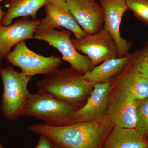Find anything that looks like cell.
Here are the masks:
<instances>
[{"label":"cell","mask_w":148,"mask_h":148,"mask_svg":"<svg viewBox=\"0 0 148 148\" xmlns=\"http://www.w3.org/2000/svg\"><path fill=\"white\" fill-rule=\"evenodd\" d=\"M114 126L106 115L101 119L65 126L38 123L29 125L27 128L35 134L50 138L60 148H101Z\"/></svg>","instance_id":"obj_1"},{"label":"cell","mask_w":148,"mask_h":148,"mask_svg":"<svg viewBox=\"0 0 148 148\" xmlns=\"http://www.w3.org/2000/svg\"><path fill=\"white\" fill-rule=\"evenodd\" d=\"M49 0H6L5 6L8 9L5 12L1 24L10 25L18 17L31 16L32 20L37 19L38 11L45 5Z\"/></svg>","instance_id":"obj_16"},{"label":"cell","mask_w":148,"mask_h":148,"mask_svg":"<svg viewBox=\"0 0 148 148\" xmlns=\"http://www.w3.org/2000/svg\"><path fill=\"white\" fill-rule=\"evenodd\" d=\"M101 148H148V139L135 128L114 126Z\"/></svg>","instance_id":"obj_15"},{"label":"cell","mask_w":148,"mask_h":148,"mask_svg":"<svg viewBox=\"0 0 148 148\" xmlns=\"http://www.w3.org/2000/svg\"><path fill=\"white\" fill-rule=\"evenodd\" d=\"M2 145L1 143L0 142V148H3Z\"/></svg>","instance_id":"obj_23"},{"label":"cell","mask_w":148,"mask_h":148,"mask_svg":"<svg viewBox=\"0 0 148 148\" xmlns=\"http://www.w3.org/2000/svg\"><path fill=\"white\" fill-rule=\"evenodd\" d=\"M3 88L1 110L3 116L9 120H16L21 116L30 92L28 85L31 77L15 71L13 66L0 69Z\"/></svg>","instance_id":"obj_4"},{"label":"cell","mask_w":148,"mask_h":148,"mask_svg":"<svg viewBox=\"0 0 148 148\" xmlns=\"http://www.w3.org/2000/svg\"><path fill=\"white\" fill-rule=\"evenodd\" d=\"M138 101L127 90L112 86L106 115L114 126L135 128Z\"/></svg>","instance_id":"obj_8"},{"label":"cell","mask_w":148,"mask_h":148,"mask_svg":"<svg viewBox=\"0 0 148 148\" xmlns=\"http://www.w3.org/2000/svg\"><path fill=\"white\" fill-rule=\"evenodd\" d=\"M38 91L82 108L94 84L71 67L56 69L37 82Z\"/></svg>","instance_id":"obj_2"},{"label":"cell","mask_w":148,"mask_h":148,"mask_svg":"<svg viewBox=\"0 0 148 148\" xmlns=\"http://www.w3.org/2000/svg\"><path fill=\"white\" fill-rule=\"evenodd\" d=\"M5 58L12 66L20 68L21 72L31 77L35 75H47L59 68L62 62L60 57L45 56L35 53L24 42L15 45Z\"/></svg>","instance_id":"obj_6"},{"label":"cell","mask_w":148,"mask_h":148,"mask_svg":"<svg viewBox=\"0 0 148 148\" xmlns=\"http://www.w3.org/2000/svg\"><path fill=\"white\" fill-rule=\"evenodd\" d=\"M80 108L38 91L30 93L20 117L35 118L51 126H65L77 122L75 114Z\"/></svg>","instance_id":"obj_3"},{"label":"cell","mask_w":148,"mask_h":148,"mask_svg":"<svg viewBox=\"0 0 148 148\" xmlns=\"http://www.w3.org/2000/svg\"><path fill=\"white\" fill-rule=\"evenodd\" d=\"M132 54L131 61L133 66L148 79V43Z\"/></svg>","instance_id":"obj_20"},{"label":"cell","mask_w":148,"mask_h":148,"mask_svg":"<svg viewBox=\"0 0 148 148\" xmlns=\"http://www.w3.org/2000/svg\"><path fill=\"white\" fill-rule=\"evenodd\" d=\"M45 17L41 19L37 29L63 27L73 33L75 38H81L87 35L74 18L66 0H49L45 5Z\"/></svg>","instance_id":"obj_9"},{"label":"cell","mask_w":148,"mask_h":148,"mask_svg":"<svg viewBox=\"0 0 148 148\" xmlns=\"http://www.w3.org/2000/svg\"></svg>","instance_id":"obj_27"},{"label":"cell","mask_w":148,"mask_h":148,"mask_svg":"<svg viewBox=\"0 0 148 148\" xmlns=\"http://www.w3.org/2000/svg\"><path fill=\"white\" fill-rule=\"evenodd\" d=\"M3 0H0V2H1V1H3Z\"/></svg>","instance_id":"obj_25"},{"label":"cell","mask_w":148,"mask_h":148,"mask_svg":"<svg viewBox=\"0 0 148 148\" xmlns=\"http://www.w3.org/2000/svg\"><path fill=\"white\" fill-rule=\"evenodd\" d=\"M111 82L112 86L127 90L137 100L148 97V79L135 69L131 60L119 74L112 78Z\"/></svg>","instance_id":"obj_14"},{"label":"cell","mask_w":148,"mask_h":148,"mask_svg":"<svg viewBox=\"0 0 148 148\" xmlns=\"http://www.w3.org/2000/svg\"><path fill=\"white\" fill-rule=\"evenodd\" d=\"M5 12L3 11L2 8L1 7H0V24L2 20L3 17L4 15Z\"/></svg>","instance_id":"obj_22"},{"label":"cell","mask_w":148,"mask_h":148,"mask_svg":"<svg viewBox=\"0 0 148 148\" xmlns=\"http://www.w3.org/2000/svg\"><path fill=\"white\" fill-rule=\"evenodd\" d=\"M97 1L104 12L103 28L108 31L113 37L117 47L118 57L127 55L132 43L122 38L120 32L122 18L127 10L125 0Z\"/></svg>","instance_id":"obj_11"},{"label":"cell","mask_w":148,"mask_h":148,"mask_svg":"<svg viewBox=\"0 0 148 148\" xmlns=\"http://www.w3.org/2000/svg\"><path fill=\"white\" fill-rule=\"evenodd\" d=\"M74 47L89 58L94 67L111 58L118 57L117 47L113 37L106 29L81 38L71 39Z\"/></svg>","instance_id":"obj_7"},{"label":"cell","mask_w":148,"mask_h":148,"mask_svg":"<svg viewBox=\"0 0 148 148\" xmlns=\"http://www.w3.org/2000/svg\"><path fill=\"white\" fill-rule=\"evenodd\" d=\"M132 57V53H129L123 57L106 60L83 75L84 78L94 85L110 79L124 69L131 61Z\"/></svg>","instance_id":"obj_17"},{"label":"cell","mask_w":148,"mask_h":148,"mask_svg":"<svg viewBox=\"0 0 148 148\" xmlns=\"http://www.w3.org/2000/svg\"><path fill=\"white\" fill-rule=\"evenodd\" d=\"M72 32L67 29H37L34 39L41 40L55 48L61 53L62 60L67 61L71 67L84 75L94 68L89 58L83 55L74 47L71 38Z\"/></svg>","instance_id":"obj_5"},{"label":"cell","mask_w":148,"mask_h":148,"mask_svg":"<svg viewBox=\"0 0 148 148\" xmlns=\"http://www.w3.org/2000/svg\"><path fill=\"white\" fill-rule=\"evenodd\" d=\"M135 128L142 135L148 138V97L138 101Z\"/></svg>","instance_id":"obj_18"},{"label":"cell","mask_w":148,"mask_h":148,"mask_svg":"<svg viewBox=\"0 0 148 148\" xmlns=\"http://www.w3.org/2000/svg\"><path fill=\"white\" fill-rule=\"evenodd\" d=\"M34 148H60L53 140L45 135H40L38 142Z\"/></svg>","instance_id":"obj_21"},{"label":"cell","mask_w":148,"mask_h":148,"mask_svg":"<svg viewBox=\"0 0 148 148\" xmlns=\"http://www.w3.org/2000/svg\"><path fill=\"white\" fill-rule=\"evenodd\" d=\"M74 18L87 34H93L103 29L104 12L97 0H66Z\"/></svg>","instance_id":"obj_10"},{"label":"cell","mask_w":148,"mask_h":148,"mask_svg":"<svg viewBox=\"0 0 148 148\" xmlns=\"http://www.w3.org/2000/svg\"><path fill=\"white\" fill-rule=\"evenodd\" d=\"M127 10L132 11L139 21L148 27V0H125Z\"/></svg>","instance_id":"obj_19"},{"label":"cell","mask_w":148,"mask_h":148,"mask_svg":"<svg viewBox=\"0 0 148 148\" xmlns=\"http://www.w3.org/2000/svg\"><path fill=\"white\" fill-rule=\"evenodd\" d=\"M112 79L95 84L84 106L75 114L76 121H91L106 116L109 95L112 88Z\"/></svg>","instance_id":"obj_13"},{"label":"cell","mask_w":148,"mask_h":148,"mask_svg":"<svg viewBox=\"0 0 148 148\" xmlns=\"http://www.w3.org/2000/svg\"><path fill=\"white\" fill-rule=\"evenodd\" d=\"M41 19L31 20L29 17L17 19L13 24H0V59L2 61L11 48L26 40L34 39Z\"/></svg>","instance_id":"obj_12"},{"label":"cell","mask_w":148,"mask_h":148,"mask_svg":"<svg viewBox=\"0 0 148 148\" xmlns=\"http://www.w3.org/2000/svg\"><path fill=\"white\" fill-rule=\"evenodd\" d=\"M2 61L0 59V69H1V64Z\"/></svg>","instance_id":"obj_24"},{"label":"cell","mask_w":148,"mask_h":148,"mask_svg":"<svg viewBox=\"0 0 148 148\" xmlns=\"http://www.w3.org/2000/svg\"><path fill=\"white\" fill-rule=\"evenodd\" d=\"M147 138H148V137Z\"/></svg>","instance_id":"obj_26"}]
</instances>
